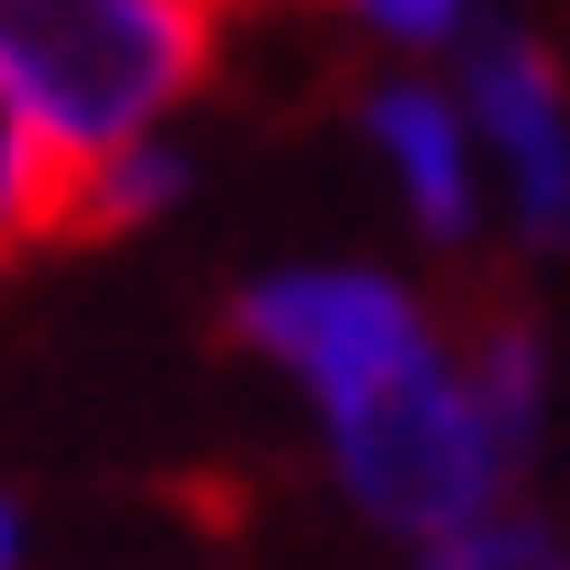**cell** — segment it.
I'll list each match as a JSON object with an SVG mask.
<instances>
[{
    "label": "cell",
    "mask_w": 570,
    "mask_h": 570,
    "mask_svg": "<svg viewBox=\"0 0 570 570\" xmlns=\"http://www.w3.org/2000/svg\"><path fill=\"white\" fill-rule=\"evenodd\" d=\"M219 45V0H0V219L11 253L77 242L99 165H121Z\"/></svg>",
    "instance_id": "obj_1"
},
{
    "label": "cell",
    "mask_w": 570,
    "mask_h": 570,
    "mask_svg": "<svg viewBox=\"0 0 570 570\" xmlns=\"http://www.w3.org/2000/svg\"><path fill=\"white\" fill-rule=\"evenodd\" d=\"M330 461H341V483H352L362 515L395 527V538H417V549L515 515V504H504L515 461H504L472 373H450L439 352H428L417 373H395L384 395L341 406V417H330Z\"/></svg>",
    "instance_id": "obj_2"
},
{
    "label": "cell",
    "mask_w": 570,
    "mask_h": 570,
    "mask_svg": "<svg viewBox=\"0 0 570 570\" xmlns=\"http://www.w3.org/2000/svg\"><path fill=\"white\" fill-rule=\"evenodd\" d=\"M230 330L253 352H275L285 373H307V395L341 417L362 395H384L395 373H417L439 341H428L417 296L384 275H264L230 296Z\"/></svg>",
    "instance_id": "obj_3"
},
{
    "label": "cell",
    "mask_w": 570,
    "mask_h": 570,
    "mask_svg": "<svg viewBox=\"0 0 570 570\" xmlns=\"http://www.w3.org/2000/svg\"><path fill=\"white\" fill-rule=\"evenodd\" d=\"M472 121L494 132L515 176V230L538 253L570 242V110H560V56L527 33H472Z\"/></svg>",
    "instance_id": "obj_4"
},
{
    "label": "cell",
    "mask_w": 570,
    "mask_h": 570,
    "mask_svg": "<svg viewBox=\"0 0 570 570\" xmlns=\"http://www.w3.org/2000/svg\"><path fill=\"white\" fill-rule=\"evenodd\" d=\"M373 142L395 154V176H406V198H417V230L428 242H472V154H461V110L439 99V88H373Z\"/></svg>",
    "instance_id": "obj_5"
},
{
    "label": "cell",
    "mask_w": 570,
    "mask_h": 570,
    "mask_svg": "<svg viewBox=\"0 0 570 570\" xmlns=\"http://www.w3.org/2000/svg\"><path fill=\"white\" fill-rule=\"evenodd\" d=\"M472 395L494 417L504 461L527 472V450H538V330H527V307H483V330H472Z\"/></svg>",
    "instance_id": "obj_6"
},
{
    "label": "cell",
    "mask_w": 570,
    "mask_h": 570,
    "mask_svg": "<svg viewBox=\"0 0 570 570\" xmlns=\"http://www.w3.org/2000/svg\"><path fill=\"white\" fill-rule=\"evenodd\" d=\"M187 187V165L165 154V142H132L121 165H99V187H88V209H77V242H110V230H132V219H154L165 198Z\"/></svg>",
    "instance_id": "obj_7"
},
{
    "label": "cell",
    "mask_w": 570,
    "mask_h": 570,
    "mask_svg": "<svg viewBox=\"0 0 570 570\" xmlns=\"http://www.w3.org/2000/svg\"><path fill=\"white\" fill-rule=\"evenodd\" d=\"M560 549L538 515H494V527H472V538H439V549H417V570H538Z\"/></svg>",
    "instance_id": "obj_8"
},
{
    "label": "cell",
    "mask_w": 570,
    "mask_h": 570,
    "mask_svg": "<svg viewBox=\"0 0 570 570\" xmlns=\"http://www.w3.org/2000/svg\"><path fill=\"white\" fill-rule=\"evenodd\" d=\"M384 33H406V45H439V33H461V0H362Z\"/></svg>",
    "instance_id": "obj_9"
},
{
    "label": "cell",
    "mask_w": 570,
    "mask_h": 570,
    "mask_svg": "<svg viewBox=\"0 0 570 570\" xmlns=\"http://www.w3.org/2000/svg\"><path fill=\"white\" fill-rule=\"evenodd\" d=\"M538 570H570V560H560V549H549V560H538Z\"/></svg>",
    "instance_id": "obj_10"
}]
</instances>
